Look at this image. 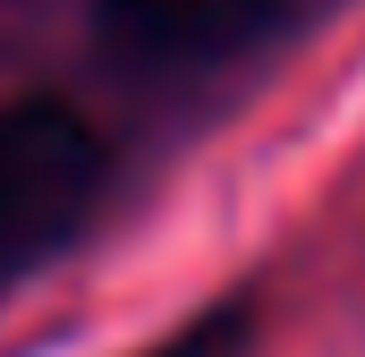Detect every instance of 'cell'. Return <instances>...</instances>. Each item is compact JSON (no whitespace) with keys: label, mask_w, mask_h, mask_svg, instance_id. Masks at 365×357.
I'll return each instance as SVG.
<instances>
[{"label":"cell","mask_w":365,"mask_h":357,"mask_svg":"<svg viewBox=\"0 0 365 357\" xmlns=\"http://www.w3.org/2000/svg\"><path fill=\"white\" fill-rule=\"evenodd\" d=\"M102 187V136L51 94L0 102V281L77 238Z\"/></svg>","instance_id":"1"},{"label":"cell","mask_w":365,"mask_h":357,"mask_svg":"<svg viewBox=\"0 0 365 357\" xmlns=\"http://www.w3.org/2000/svg\"><path fill=\"white\" fill-rule=\"evenodd\" d=\"M289 9L297 0H93V43L119 69L187 77V69H221L255 51L264 34L289 26Z\"/></svg>","instance_id":"2"},{"label":"cell","mask_w":365,"mask_h":357,"mask_svg":"<svg viewBox=\"0 0 365 357\" xmlns=\"http://www.w3.org/2000/svg\"><path fill=\"white\" fill-rule=\"evenodd\" d=\"M247 349H255V306L247 298H221V306L187 315L179 332H162L153 349H136V357H247Z\"/></svg>","instance_id":"3"}]
</instances>
